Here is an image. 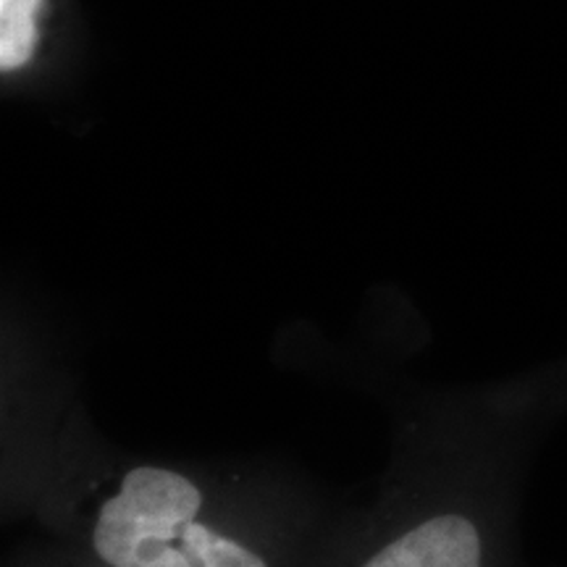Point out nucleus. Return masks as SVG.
Returning <instances> with one entry per match:
<instances>
[{
	"label": "nucleus",
	"instance_id": "f257e3e1",
	"mask_svg": "<svg viewBox=\"0 0 567 567\" xmlns=\"http://www.w3.org/2000/svg\"><path fill=\"white\" fill-rule=\"evenodd\" d=\"M203 492L172 467H132L97 509L92 549L109 567H268L197 520Z\"/></svg>",
	"mask_w": 567,
	"mask_h": 567
},
{
	"label": "nucleus",
	"instance_id": "f03ea898",
	"mask_svg": "<svg viewBox=\"0 0 567 567\" xmlns=\"http://www.w3.org/2000/svg\"><path fill=\"white\" fill-rule=\"evenodd\" d=\"M484 544L476 523L457 513L425 517L408 528L363 567H481Z\"/></svg>",
	"mask_w": 567,
	"mask_h": 567
},
{
	"label": "nucleus",
	"instance_id": "7ed1b4c3",
	"mask_svg": "<svg viewBox=\"0 0 567 567\" xmlns=\"http://www.w3.org/2000/svg\"><path fill=\"white\" fill-rule=\"evenodd\" d=\"M40 0H0V66L19 69L38 40Z\"/></svg>",
	"mask_w": 567,
	"mask_h": 567
}]
</instances>
